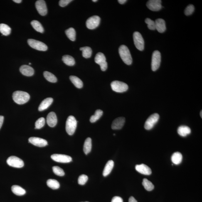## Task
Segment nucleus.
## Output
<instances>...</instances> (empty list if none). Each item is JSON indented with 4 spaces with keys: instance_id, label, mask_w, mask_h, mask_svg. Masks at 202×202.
Here are the masks:
<instances>
[{
    "instance_id": "1",
    "label": "nucleus",
    "mask_w": 202,
    "mask_h": 202,
    "mask_svg": "<svg viewBox=\"0 0 202 202\" xmlns=\"http://www.w3.org/2000/svg\"><path fill=\"white\" fill-rule=\"evenodd\" d=\"M29 94L23 91H16L13 92V99L15 102L18 104H23L26 103L30 99Z\"/></svg>"
},
{
    "instance_id": "2",
    "label": "nucleus",
    "mask_w": 202,
    "mask_h": 202,
    "mask_svg": "<svg viewBox=\"0 0 202 202\" xmlns=\"http://www.w3.org/2000/svg\"><path fill=\"white\" fill-rule=\"evenodd\" d=\"M119 53L123 61L127 65H131L132 63V58L128 47L125 45L119 47Z\"/></svg>"
},
{
    "instance_id": "3",
    "label": "nucleus",
    "mask_w": 202,
    "mask_h": 202,
    "mask_svg": "<svg viewBox=\"0 0 202 202\" xmlns=\"http://www.w3.org/2000/svg\"><path fill=\"white\" fill-rule=\"evenodd\" d=\"M77 121L73 116H69L67 118L65 125L66 132L69 135H72L75 132L77 127Z\"/></svg>"
},
{
    "instance_id": "4",
    "label": "nucleus",
    "mask_w": 202,
    "mask_h": 202,
    "mask_svg": "<svg viewBox=\"0 0 202 202\" xmlns=\"http://www.w3.org/2000/svg\"><path fill=\"white\" fill-rule=\"evenodd\" d=\"M111 87L113 90L117 92H125L129 88L127 84L118 80L112 82L111 84Z\"/></svg>"
},
{
    "instance_id": "5",
    "label": "nucleus",
    "mask_w": 202,
    "mask_h": 202,
    "mask_svg": "<svg viewBox=\"0 0 202 202\" xmlns=\"http://www.w3.org/2000/svg\"><path fill=\"white\" fill-rule=\"evenodd\" d=\"M161 62V53L158 50H155L153 53L152 59V69L155 71L159 68Z\"/></svg>"
},
{
    "instance_id": "6",
    "label": "nucleus",
    "mask_w": 202,
    "mask_h": 202,
    "mask_svg": "<svg viewBox=\"0 0 202 202\" xmlns=\"http://www.w3.org/2000/svg\"><path fill=\"white\" fill-rule=\"evenodd\" d=\"M28 43L29 46L35 50L40 51H46L48 49V47L43 42L35 39L28 40Z\"/></svg>"
},
{
    "instance_id": "7",
    "label": "nucleus",
    "mask_w": 202,
    "mask_h": 202,
    "mask_svg": "<svg viewBox=\"0 0 202 202\" xmlns=\"http://www.w3.org/2000/svg\"><path fill=\"white\" fill-rule=\"evenodd\" d=\"M159 114L155 113L152 114L148 118L145 123L144 127L147 130H150L154 127L159 120Z\"/></svg>"
},
{
    "instance_id": "8",
    "label": "nucleus",
    "mask_w": 202,
    "mask_h": 202,
    "mask_svg": "<svg viewBox=\"0 0 202 202\" xmlns=\"http://www.w3.org/2000/svg\"><path fill=\"white\" fill-rule=\"evenodd\" d=\"M7 163L9 166L15 168H20L24 166V163L22 160L17 156H10L6 161Z\"/></svg>"
},
{
    "instance_id": "9",
    "label": "nucleus",
    "mask_w": 202,
    "mask_h": 202,
    "mask_svg": "<svg viewBox=\"0 0 202 202\" xmlns=\"http://www.w3.org/2000/svg\"><path fill=\"white\" fill-rule=\"evenodd\" d=\"M135 45L140 50H143L144 49V40L142 35L138 32H135L133 35Z\"/></svg>"
},
{
    "instance_id": "10",
    "label": "nucleus",
    "mask_w": 202,
    "mask_h": 202,
    "mask_svg": "<svg viewBox=\"0 0 202 202\" xmlns=\"http://www.w3.org/2000/svg\"><path fill=\"white\" fill-rule=\"evenodd\" d=\"M95 62L96 63L100 65L101 69L104 71L107 68V63L106 61L105 55L102 53H98L95 57Z\"/></svg>"
},
{
    "instance_id": "11",
    "label": "nucleus",
    "mask_w": 202,
    "mask_h": 202,
    "mask_svg": "<svg viewBox=\"0 0 202 202\" xmlns=\"http://www.w3.org/2000/svg\"><path fill=\"white\" fill-rule=\"evenodd\" d=\"M100 18L98 16H94L90 17L86 21L87 28L90 29H94L97 28L100 24Z\"/></svg>"
},
{
    "instance_id": "12",
    "label": "nucleus",
    "mask_w": 202,
    "mask_h": 202,
    "mask_svg": "<svg viewBox=\"0 0 202 202\" xmlns=\"http://www.w3.org/2000/svg\"><path fill=\"white\" fill-rule=\"evenodd\" d=\"M52 159L57 162L60 163H69L72 161V158L67 155L54 154L51 156Z\"/></svg>"
},
{
    "instance_id": "13",
    "label": "nucleus",
    "mask_w": 202,
    "mask_h": 202,
    "mask_svg": "<svg viewBox=\"0 0 202 202\" xmlns=\"http://www.w3.org/2000/svg\"><path fill=\"white\" fill-rule=\"evenodd\" d=\"M161 2L160 0H150L146 3V6L151 11H158L162 8Z\"/></svg>"
},
{
    "instance_id": "14",
    "label": "nucleus",
    "mask_w": 202,
    "mask_h": 202,
    "mask_svg": "<svg viewBox=\"0 0 202 202\" xmlns=\"http://www.w3.org/2000/svg\"><path fill=\"white\" fill-rule=\"evenodd\" d=\"M37 11L42 16H45L47 13V8L46 3L43 0H39L35 3Z\"/></svg>"
},
{
    "instance_id": "15",
    "label": "nucleus",
    "mask_w": 202,
    "mask_h": 202,
    "mask_svg": "<svg viewBox=\"0 0 202 202\" xmlns=\"http://www.w3.org/2000/svg\"><path fill=\"white\" fill-rule=\"evenodd\" d=\"M29 143L39 147H43L48 145V142L45 140L37 137H31L28 139Z\"/></svg>"
},
{
    "instance_id": "16",
    "label": "nucleus",
    "mask_w": 202,
    "mask_h": 202,
    "mask_svg": "<svg viewBox=\"0 0 202 202\" xmlns=\"http://www.w3.org/2000/svg\"><path fill=\"white\" fill-rule=\"evenodd\" d=\"M136 170L141 174L146 175H151L152 170L150 168L144 164L137 165L135 166Z\"/></svg>"
},
{
    "instance_id": "17",
    "label": "nucleus",
    "mask_w": 202,
    "mask_h": 202,
    "mask_svg": "<svg viewBox=\"0 0 202 202\" xmlns=\"http://www.w3.org/2000/svg\"><path fill=\"white\" fill-rule=\"evenodd\" d=\"M47 123L50 127H54L56 125L57 119L56 114L54 112H50L47 115Z\"/></svg>"
},
{
    "instance_id": "18",
    "label": "nucleus",
    "mask_w": 202,
    "mask_h": 202,
    "mask_svg": "<svg viewBox=\"0 0 202 202\" xmlns=\"http://www.w3.org/2000/svg\"><path fill=\"white\" fill-rule=\"evenodd\" d=\"M125 122V118L124 117L117 118L113 122L112 128L113 129H120L123 127Z\"/></svg>"
},
{
    "instance_id": "19",
    "label": "nucleus",
    "mask_w": 202,
    "mask_h": 202,
    "mask_svg": "<svg viewBox=\"0 0 202 202\" xmlns=\"http://www.w3.org/2000/svg\"><path fill=\"white\" fill-rule=\"evenodd\" d=\"M20 72L23 75L27 77H31L34 73V70L28 65H22L20 69Z\"/></svg>"
},
{
    "instance_id": "20",
    "label": "nucleus",
    "mask_w": 202,
    "mask_h": 202,
    "mask_svg": "<svg viewBox=\"0 0 202 202\" xmlns=\"http://www.w3.org/2000/svg\"><path fill=\"white\" fill-rule=\"evenodd\" d=\"M155 29L159 32L163 33L166 31V28L164 20L161 18L156 19L155 21Z\"/></svg>"
},
{
    "instance_id": "21",
    "label": "nucleus",
    "mask_w": 202,
    "mask_h": 202,
    "mask_svg": "<svg viewBox=\"0 0 202 202\" xmlns=\"http://www.w3.org/2000/svg\"><path fill=\"white\" fill-rule=\"evenodd\" d=\"M53 99L51 97L47 98L42 101L40 103L39 107L38 108V110L39 111H42L45 110L51 105L52 103L53 102Z\"/></svg>"
},
{
    "instance_id": "22",
    "label": "nucleus",
    "mask_w": 202,
    "mask_h": 202,
    "mask_svg": "<svg viewBox=\"0 0 202 202\" xmlns=\"http://www.w3.org/2000/svg\"><path fill=\"white\" fill-rule=\"evenodd\" d=\"M178 133L182 137H186L191 133V129L188 126L182 125L180 126L178 129Z\"/></svg>"
},
{
    "instance_id": "23",
    "label": "nucleus",
    "mask_w": 202,
    "mask_h": 202,
    "mask_svg": "<svg viewBox=\"0 0 202 202\" xmlns=\"http://www.w3.org/2000/svg\"><path fill=\"white\" fill-rule=\"evenodd\" d=\"M114 162L112 160H109L106 164L103 170V176H107L110 173L114 166Z\"/></svg>"
},
{
    "instance_id": "24",
    "label": "nucleus",
    "mask_w": 202,
    "mask_h": 202,
    "mask_svg": "<svg viewBox=\"0 0 202 202\" xmlns=\"http://www.w3.org/2000/svg\"><path fill=\"white\" fill-rule=\"evenodd\" d=\"M11 190L13 193L18 196H22L26 193V191L18 185H13L12 186Z\"/></svg>"
},
{
    "instance_id": "25",
    "label": "nucleus",
    "mask_w": 202,
    "mask_h": 202,
    "mask_svg": "<svg viewBox=\"0 0 202 202\" xmlns=\"http://www.w3.org/2000/svg\"><path fill=\"white\" fill-rule=\"evenodd\" d=\"M183 156L181 153L176 152L172 155L171 159L174 164L178 165L181 164L182 161Z\"/></svg>"
},
{
    "instance_id": "26",
    "label": "nucleus",
    "mask_w": 202,
    "mask_h": 202,
    "mask_svg": "<svg viewBox=\"0 0 202 202\" xmlns=\"http://www.w3.org/2000/svg\"><path fill=\"white\" fill-rule=\"evenodd\" d=\"M92 140L90 137L85 140L84 145V151L86 155L89 154L92 150Z\"/></svg>"
},
{
    "instance_id": "27",
    "label": "nucleus",
    "mask_w": 202,
    "mask_h": 202,
    "mask_svg": "<svg viewBox=\"0 0 202 202\" xmlns=\"http://www.w3.org/2000/svg\"><path fill=\"white\" fill-rule=\"evenodd\" d=\"M70 79L72 83L77 88H81L83 87V82L78 77L75 76H71L70 77Z\"/></svg>"
},
{
    "instance_id": "28",
    "label": "nucleus",
    "mask_w": 202,
    "mask_h": 202,
    "mask_svg": "<svg viewBox=\"0 0 202 202\" xmlns=\"http://www.w3.org/2000/svg\"><path fill=\"white\" fill-rule=\"evenodd\" d=\"M62 60L64 63L69 66H73L75 63L74 58L69 55H64L62 57Z\"/></svg>"
},
{
    "instance_id": "29",
    "label": "nucleus",
    "mask_w": 202,
    "mask_h": 202,
    "mask_svg": "<svg viewBox=\"0 0 202 202\" xmlns=\"http://www.w3.org/2000/svg\"><path fill=\"white\" fill-rule=\"evenodd\" d=\"M80 50H82V56L84 58H89L92 56V50L90 47H81L80 48Z\"/></svg>"
},
{
    "instance_id": "30",
    "label": "nucleus",
    "mask_w": 202,
    "mask_h": 202,
    "mask_svg": "<svg viewBox=\"0 0 202 202\" xmlns=\"http://www.w3.org/2000/svg\"><path fill=\"white\" fill-rule=\"evenodd\" d=\"M11 28L8 25L5 24H0V32L5 36H8L11 33Z\"/></svg>"
},
{
    "instance_id": "31",
    "label": "nucleus",
    "mask_w": 202,
    "mask_h": 202,
    "mask_svg": "<svg viewBox=\"0 0 202 202\" xmlns=\"http://www.w3.org/2000/svg\"><path fill=\"white\" fill-rule=\"evenodd\" d=\"M31 24L33 28L36 30V31L39 32L41 33H43L44 32V29L43 26L39 21L37 20H33L31 22Z\"/></svg>"
},
{
    "instance_id": "32",
    "label": "nucleus",
    "mask_w": 202,
    "mask_h": 202,
    "mask_svg": "<svg viewBox=\"0 0 202 202\" xmlns=\"http://www.w3.org/2000/svg\"><path fill=\"white\" fill-rule=\"evenodd\" d=\"M47 183L49 187L53 189H58L60 188V183L56 180L48 179L47 181Z\"/></svg>"
},
{
    "instance_id": "33",
    "label": "nucleus",
    "mask_w": 202,
    "mask_h": 202,
    "mask_svg": "<svg viewBox=\"0 0 202 202\" xmlns=\"http://www.w3.org/2000/svg\"><path fill=\"white\" fill-rule=\"evenodd\" d=\"M65 33L69 39L72 41H75L76 39V31L74 28H71L65 31Z\"/></svg>"
},
{
    "instance_id": "34",
    "label": "nucleus",
    "mask_w": 202,
    "mask_h": 202,
    "mask_svg": "<svg viewBox=\"0 0 202 202\" xmlns=\"http://www.w3.org/2000/svg\"><path fill=\"white\" fill-rule=\"evenodd\" d=\"M44 77L49 82L55 83L57 82V78L53 74L48 71H45L43 73Z\"/></svg>"
},
{
    "instance_id": "35",
    "label": "nucleus",
    "mask_w": 202,
    "mask_h": 202,
    "mask_svg": "<svg viewBox=\"0 0 202 202\" xmlns=\"http://www.w3.org/2000/svg\"><path fill=\"white\" fill-rule=\"evenodd\" d=\"M103 114V112L102 110H100V109H98V110H96L94 115H92L90 118V121L91 122L94 123L96 122L102 117Z\"/></svg>"
},
{
    "instance_id": "36",
    "label": "nucleus",
    "mask_w": 202,
    "mask_h": 202,
    "mask_svg": "<svg viewBox=\"0 0 202 202\" xmlns=\"http://www.w3.org/2000/svg\"><path fill=\"white\" fill-rule=\"evenodd\" d=\"M142 184L144 188L148 191H152L154 188V185L147 178H144L143 179Z\"/></svg>"
},
{
    "instance_id": "37",
    "label": "nucleus",
    "mask_w": 202,
    "mask_h": 202,
    "mask_svg": "<svg viewBox=\"0 0 202 202\" xmlns=\"http://www.w3.org/2000/svg\"><path fill=\"white\" fill-rule=\"evenodd\" d=\"M45 124V119L43 118H40L38 119L35 122V129H41L44 126Z\"/></svg>"
},
{
    "instance_id": "38",
    "label": "nucleus",
    "mask_w": 202,
    "mask_h": 202,
    "mask_svg": "<svg viewBox=\"0 0 202 202\" xmlns=\"http://www.w3.org/2000/svg\"><path fill=\"white\" fill-rule=\"evenodd\" d=\"M53 171L55 174L60 176H64L65 174L63 170L58 166H54L53 167Z\"/></svg>"
},
{
    "instance_id": "39",
    "label": "nucleus",
    "mask_w": 202,
    "mask_h": 202,
    "mask_svg": "<svg viewBox=\"0 0 202 202\" xmlns=\"http://www.w3.org/2000/svg\"><path fill=\"white\" fill-rule=\"evenodd\" d=\"M145 22L148 24V28L150 30H154L155 29V21L149 18H147L145 20Z\"/></svg>"
},
{
    "instance_id": "40",
    "label": "nucleus",
    "mask_w": 202,
    "mask_h": 202,
    "mask_svg": "<svg viewBox=\"0 0 202 202\" xmlns=\"http://www.w3.org/2000/svg\"><path fill=\"white\" fill-rule=\"evenodd\" d=\"M195 8L194 6L193 5H189L187 7L186 9H185V13L186 16H190L194 12Z\"/></svg>"
},
{
    "instance_id": "41",
    "label": "nucleus",
    "mask_w": 202,
    "mask_h": 202,
    "mask_svg": "<svg viewBox=\"0 0 202 202\" xmlns=\"http://www.w3.org/2000/svg\"><path fill=\"white\" fill-rule=\"evenodd\" d=\"M88 180V177L87 175L85 174L80 175L78 179V184L82 185H84L86 183Z\"/></svg>"
},
{
    "instance_id": "42",
    "label": "nucleus",
    "mask_w": 202,
    "mask_h": 202,
    "mask_svg": "<svg viewBox=\"0 0 202 202\" xmlns=\"http://www.w3.org/2000/svg\"><path fill=\"white\" fill-rule=\"evenodd\" d=\"M72 0H60L59 2V4L60 6L64 7L71 2Z\"/></svg>"
},
{
    "instance_id": "43",
    "label": "nucleus",
    "mask_w": 202,
    "mask_h": 202,
    "mask_svg": "<svg viewBox=\"0 0 202 202\" xmlns=\"http://www.w3.org/2000/svg\"><path fill=\"white\" fill-rule=\"evenodd\" d=\"M111 202H123V200L120 197L116 196L113 198Z\"/></svg>"
},
{
    "instance_id": "44",
    "label": "nucleus",
    "mask_w": 202,
    "mask_h": 202,
    "mask_svg": "<svg viewBox=\"0 0 202 202\" xmlns=\"http://www.w3.org/2000/svg\"><path fill=\"white\" fill-rule=\"evenodd\" d=\"M3 120H4V117L2 116H0V129L2 126Z\"/></svg>"
},
{
    "instance_id": "45",
    "label": "nucleus",
    "mask_w": 202,
    "mask_h": 202,
    "mask_svg": "<svg viewBox=\"0 0 202 202\" xmlns=\"http://www.w3.org/2000/svg\"><path fill=\"white\" fill-rule=\"evenodd\" d=\"M129 202H137V200L133 197L131 196L129 199Z\"/></svg>"
},
{
    "instance_id": "46",
    "label": "nucleus",
    "mask_w": 202,
    "mask_h": 202,
    "mask_svg": "<svg viewBox=\"0 0 202 202\" xmlns=\"http://www.w3.org/2000/svg\"><path fill=\"white\" fill-rule=\"evenodd\" d=\"M127 0H119L118 1V2L121 4H123L127 2Z\"/></svg>"
},
{
    "instance_id": "47",
    "label": "nucleus",
    "mask_w": 202,
    "mask_h": 202,
    "mask_svg": "<svg viewBox=\"0 0 202 202\" xmlns=\"http://www.w3.org/2000/svg\"><path fill=\"white\" fill-rule=\"evenodd\" d=\"M13 2H15L19 3L21 2V0H13Z\"/></svg>"
},
{
    "instance_id": "48",
    "label": "nucleus",
    "mask_w": 202,
    "mask_h": 202,
    "mask_svg": "<svg viewBox=\"0 0 202 202\" xmlns=\"http://www.w3.org/2000/svg\"><path fill=\"white\" fill-rule=\"evenodd\" d=\"M202 110L201 111V112H200V116H201V118H202Z\"/></svg>"
},
{
    "instance_id": "49",
    "label": "nucleus",
    "mask_w": 202,
    "mask_h": 202,
    "mask_svg": "<svg viewBox=\"0 0 202 202\" xmlns=\"http://www.w3.org/2000/svg\"><path fill=\"white\" fill-rule=\"evenodd\" d=\"M92 2H96L97 1V0H92Z\"/></svg>"
},
{
    "instance_id": "50",
    "label": "nucleus",
    "mask_w": 202,
    "mask_h": 202,
    "mask_svg": "<svg viewBox=\"0 0 202 202\" xmlns=\"http://www.w3.org/2000/svg\"><path fill=\"white\" fill-rule=\"evenodd\" d=\"M29 65H31V63H29Z\"/></svg>"
},
{
    "instance_id": "51",
    "label": "nucleus",
    "mask_w": 202,
    "mask_h": 202,
    "mask_svg": "<svg viewBox=\"0 0 202 202\" xmlns=\"http://www.w3.org/2000/svg\"><path fill=\"white\" fill-rule=\"evenodd\" d=\"M89 202L86 201V202Z\"/></svg>"
}]
</instances>
